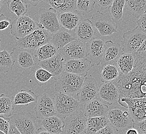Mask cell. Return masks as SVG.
Listing matches in <instances>:
<instances>
[{"label": "cell", "instance_id": "1", "mask_svg": "<svg viewBox=\"0 0 146 134\" xmlns=\"http://www.w3.org/2000/svg\"><path fill=\"white\" fill-rule=\"evenodd\" d=\"M135 60L131 72L120 74L112 82L117 87L119 99L146 98V52L134 53Z\"/></svg>", "mask_w": 146, "mask_h": 134}, {"label": "cell", "instance_id": "2", "mask_svg": "<svg viewBox=\"0 0 146 134\" xmlns=\"http://www.w3.org/2000/svg\"><path fill=\"white\" fill-rule=\"evenodd\" d=\"M51 34L42 28L37 23L36 28L28 35L17 40L15 47L33 52L38 48L50 41Z\"/></svg>", "mask_w": 146, "mask_h": 134}, {"label": "cell", "instance_id": "3", "mask_svg": "<svg viewBox=\"0 0 146 134\" xmlns=\"http://www.w3.org/2000/svg\"><path fill=\"white\" fill-rule=\"evenodd\" d=\"M84 77L63 72L56 79L54 89L56 92L73 97L82 87Z\"/></svg>", "mask_w": 146, "mask_h": 134}, {"label": "cell", "instance_id": "4", "mask_svg": "<svg viewBox=\"0 0 146 134\" xmlns=\"http://www.w3.org/2000/svg\"><path fill=\"white\" fill-rule=\"evenodd\" d=\"M53 101L56 116L62 120L75 113L81 106L73 97L60 93L54 95Z\"/></svg>", "mask_w": 146, "mask_h": 134}, {"label": "cell", "instance_id": "5", "mask_svg": "<svg viewBox=\"0 0 146 134\" xmlns=\"http://www.w3.org/2000/svg\"><path fill=\"white\" fill-rule=\"evenodd\" d=\"M118 103L121 106L128 109V112L133 122L146 120V98L119 99Z\"/></svg>", "mask_w": 146, "mask_h": 134}, {"label": "cell", "instance_id": "6", "mask_svg": "<svg viewBox=\"0 0 146 134\" xmlns=\"http://www.w3.org/2000/svg\"><path fill=\"white\" fill-rule=\"evenodd\" d=\"M106 117L109 124L118 132L122 133L132 127L133 121L128 111L115 107L108 110Z\"/></svg>", "mask_w": 146, "mask_h": 134}, {"label": "cell", "instance_id": "7", "mask_svg": "<svg viewBox=\"0 0 146 134\" xmlns=\"http://www.w3.org/2000/svg\"><path fill=\"white\" fill-rule=\"evenodd\" d=\"M9 120L21 134H37L36 121L30 112H18L12 115Z\"/></svg>", "mask_w": 146, "mask_h": 134}, {"label": "cell", "instance_id": "8", "mask_svg": "<svg viewBox=\"0 0 146 134\" xmlns=\"http://www.w3.org/2000/svg\"><path fill=\"white\" fill-rule=\"evenodd\" d=\"M87 118L85 116L81 105L77 112L63 120V134H82L86 129Z\"/></svg>", "mask_w": 146, "mask_h": 134}, {"label": "cell", "instance_id": "9", "mask_svg": "<svg viewBox=\"0 0 146 134\" xmlns=\"http://www.w3.org/2000/svg\"><path fill=\"white\" fill-rule=\"evenodd\" d=\"M91 23L103 36H109L118 32V25L108 14L96 11L91 18Z\"/></svg>", "mask_w": 146, "mask_h": 134}, {"label": "cell", "instance_id": "10", "mask_svg": "<svg viewBox=\"0 0 146 134\" xmlns=\"http://www.w3.org/2000/svg\"><path fill=\"white\" fill-rule=\"evenodd\" d=\"M37 22L28 15L16 18L11 22L10 32L17 39L28 35L36 28Z\"/></svg>", "mask_w": 146, "mask_h": 134}, {"label": "cell", "instance_id": "11", "mask_svg": "<svg viewBox=\"0 0 146 134\" xmlns=\"http://www.w3.org/2000/svg\"><path fill=\"white\" fill-rule=\"evenodd\" d=\"M146 40V34L136 27L131 31L124 33L121 42L122 50L124 53H135L141 45Z\"/></svg>", "mask_w": 146, "mask_h": 134}, {"label": "cell", "instance_id": "12", "mask_svg": "<svg viewBox=\"0 0 146 134\" xmlns=\"http://www.w3.org/2000/svg\"><path fill=\"white\" fill-rule=\"evenodd\" d=\"M38 24L51 34L56 33L61 28L58 19V14L52 8H40L38 11Z\"/></svg>", "mask_w": 146, "mask_h": 134}, {"label": "cell", "instance_id": "13", "mask_svg": "<svg viewBox=\"0 0 146 134\" xmlns=\"http://www.w3.org/2000/svg\"><path fill=\"white\" fill-rule=\"evenodd\" d=\"M58 52L63 56L65 61L88 58L86 43L78 40L69 43Z\"/></svg>", "mask_w": 146, "mask_h": 134}, {"label": "cell", "instance_id": "14", "mask_svg": "<svg viewBox=\"0 0 146 134\" xmlns=\"http://www.w3.org/2000/svg\"><path fill=\"white\" fill-rule=\"evenodd\" d=\"M98 87L96 79L90 76L85 78L82 87L77 93V100L81 105L90 102L98 97Z\"/></svg>", "mask_w": 146, "mask_h": 134}, {"label": "cell", "instance_id": "15", "mask_svg": "<svg viewBox=\"0 0 146 134\" xmlns=\"http://www.w3.org/2000/svg\"><path fill=\"white\" fill-rule=\"evenodd\" d=\"M11 55L14 64L21 69H30L36 64L33 53L31 51L15 47Z\"/></svg>", "mask_w": 146, "mask_h": 134}, {"label": "cell", "instance_id": "16", "mask_svg": "<svg viewBox=\"0 0 146 134\" xmlns=\"http://www.w3.org/2000/svg\"><path fill=\"white\" fill-rule=\"evenodd\" d=\"M86 48L91 67L101 64L105 49L104 40L94 37L86 43Z\"/></svg>", "mask_w": 146, "mask_h": 134}, {"label": "cell", "instance_id": "17", "mask_svg": "<svg viewBox=\"0 0 146 134\" xmlns=\"http://www.w3.org/2000/svg\"><path fill=\"white\" fill-rule=\"evenodd\" d=\"M34 110L36 117L39 120L56 115L54 101L45 93L37 100Z\"/></svg>", "mask_w": 146, "mask_h": 134}, {"label": "cell", "instance_id": "18", "mask_svg": "<svg viewBox=\"0 0 146 134\" xmlns=\"http://www.w3.org/2000/svg\"><path fill=\"white\" fill-rule=\"evenodd\" d=\"M65 60L63 56L58 52L54 56L45 60L38 62V67L47 70L54 76L56 79L60 74L64 72Z\"/></svg>", "mask_w": 146, "mask_h": 134}, {"label": "cell", "instance_id": "19", "mask_svg": "<svg viewBox=\"0 0 146 134\" xmlns=\"http://www.w3.org/2000/svg\"><path fill=\"white\" fill-rule=\"evenodd\" d=\"M84 115L87 118L105 117L108 112V106L96 97L82 106Z\"/></svg>", "mask_w": 146, "mask_h": 134}, {"label": "cell", "instance_id": "20", "mask_svg": "<svg viewBox=\"0 0 146 134\" xmlns=\"http://www.w3.org/2000/svg\"><path fill=\"white\" fill-rule=\"evenodd\" d=\"M92 68L89 58L69 60L65 62L64 72L84 77Z\"/></svg>", "mask_w": 146, "mask_h": 134}, {"label": "cell", "instance_id": "21", "mask_svg": "<svg viewBox=\"0 0 146 134\" xmlns=\"http://www.w3.org/2000/svg\"><path fill=\"white\" fill-rule=\"evenodd\" d=\"M123 53L121 45L117 42L108 40L105 42V49L102 59V66L106 64L115 65L118 59Z\"/></svg>", "mask_w": 146, "mask_h": 134}, {"label": "cell", "instance_id": "22", "mask_svg": "<svg viewBox=\"0 0 146 134\" xmlns=\"http://www.w3.org/2000/svg\"><path fill=\"white\" fill-rule=\"evenodd\" d=\"M98 97L109 105L118 102L119 93L115 85L111 82L102 83L98 87Z\"/></svg>", "mask_w": 146, "mask_h": 134}, {"label": "cell", "instance_id": "23", "mask_svg": "<svg viewBox=\"0 0 146 134\" xmlns=\"http://www.w3.org/2000/svg\"><path fill=\"white\" fill-rule=\"evenodd\" d=\"M77 40L74 30L70 31L61 28L56 33L51 34L50 41L59 51L69 43Z\"/></svg>", "mask_w": 146, "mask_h": 134}, {"label": "cell", "instance_id": "24", "mask_svg": "<svg viewBox=\"0 0 146 134\" xmlns=\"http://www.w3.org/2000/svg\"><path fill=\"white\" fill-rule=\"evenodd\" d=\"M76 39L86 43L94 38L95 32L91 21L87 19H84L74 30Z\"/></svg>", "mask_w": 146, "mask_h": 134}, {"label": "cell", "instance_id": "25", "mask_svg": "<svg viewBox=\"0 0 146 134\" xmlns=\"http://www.w3.org/2000/svg\"><path fill=\"white\" fill-rule=\"evenodd\" d=\"M58 19L61 27L70 31L74 30L84 19L82 14L77 11L58 14Z\"/></svg>", "mask_w": 146, "mask_h": 134}, {"label": "cell", "instance_id": "26", "mask_svg": "<svg viewBox=\"0 0 146 134\" xmlns=\"http://www.w3.org/2000/svg\"><path fill=\"white\" fill-rule=\"evenodd\" d=\"M38 123L49 134H60L63 133V120L56 115L38 120Z\"/></svg>", "mask_w": 146, "mask_h": 134}, {"label": "cell", "instance_id": "27", "mask_svg": "<svg viewBox=\"0 0 146 134\" xmlns=\"http://www.w3.org/2000/svg\"><path fill=\"white\" fill-rule=\"evenodd\" d=\"M134 53H123L119 57L115 65L120 74L126 75L131 72L134 64Z\"/></svg>", "mask_w": 146, "mask_h": 134}, {"label": "cell", "instance_id": "28", "mask_svg": "<svg viewBox=\"0 0 146 134\" xmlns=\"http://www.w3.org/2000/svg\"><path fill=\"white\" fill-rule=\"evenodd\" d=\"M47 3L57 14H63L76 11V0L47 1Z\"/></svg>", "mask_w": 146, "mask_h": 134}, {"label": "cell", "instance_id": "29", "mask_svg": "<svg viewBox=\"0 0 146 134\" xmlns=\"http://www.w3.org/2000/svg\"><path fill=\"white\" fill-rule=\"evenodd\" d=\"M38 100L37 95L31 90H21L13 99L15 105H28Z\"/></svg>", "mask_w": 146, "mask_h": 134}, {"label": "cell", "instance_id": "30", "mask_svg": "<svg viewBox=\"0 0 146 134\" xmlns=\"http://www.w3.org/2000/svg\"><path fill=\"white\" fill-rule=\"evenodd\" d=\"M109 124L107 117L88 118L84 134H95L101 129Z\"/></svg>", "mask_w": 146, "mask_h": 134}, {"label": "cell", "instance_id": "31", "mask_svg": "<svg viewBox=\"0 0 146 134\" xmlns=\"http://www.w3.org/2000/svg\"><path fill=\"white\" fill-rule=\"evenodd\" d=\"M58 53V51L50 42L42 45L33 52L38 62L50 58Z\"/></svg>", "mask_w": 146, "mask_h": 134}, {"label": "cell", "instance_id": "32", "mask_svg": "<svg viewBox=\"0 0 146 134\" xmlns=\"http://www.w3.org/2000/svg\"><path fill=\"white\" fill-rule=\"evenodd\" d=\"M13 102L12 97L7 95H0V117L9 119L13 115Z\"/></svg>", "mask_w": 146, "mask_h": 134}, {"label": "cell", "instance_id": "33", "mask_svg": "<svg viewBox=\"0 0 146 134\" xmlns=\"http://www.w3.org/2000/svg\"><path fill=\"white\" fill-rule=\"evenodd\" d=\"M124 6L133 17H139L146 11V1L127 0L125 2Z\"/></svg>", "mask_w": 146, "mask_h": 134}, {"label": "cell", "instance_id": "34", "mask_svg": "<svg viewBox=\"0 0 146 134\" xmlns=\"http://www.w3.org/2000/svg\"><path fill=\"white\" fill-rule=\"evenodd\" d=\"M120 72L115 65L106 64L102 66L101 78L102 83L111 82L118 78Z\"/></svg>", "mask_w": 146, "mask_h": 134}, {"label": "cell", "instance_id": "35", "mask_svg": "<svg viewBox=\"0 0 146 134\" xmlns=\"http://www.w3.org/2000/svg\"><path fill=\"white\" fill-rule=\"evenodd\" d=\"M7 5L9 11L16 14L17 18L25 15L28 11V5L25 1L9 0Z\"/></svg>", "mask_w": 146, "mask_h": 134}, {"label": "cell", "instance_id": "36", "mask_svg": "<svg viewBox=\"0 0 146 134\" xmlns=\"http://www.w3.org/2000/svg\"><path fill=\"white\" fill-rule=\"evenodd\" d=\"M14 64L11 53L6 50L0 51V72H9Z\"/></svg>", "mask_w": 146, "mask_h": 134}, {"label": "cell", "instance_id": "37", "mask_svg": "<svg viewBox=\"0 0 146 134\" xmlns=\"http://www.w3.org/2000/svg\"><path fill=\"white\" fill-rule=\"evenodd\" d=\"M125 2L124 0H114L110 7L111 18L116 23L120 22L122 19Z\"/></svg>", "mask_w": 146, "mask_h": 134}, {"label": "cell", "instance_id": "38", "mask_svg": "<svg viewBox=\"0 0 146 134\" xmlns=\"http://www.w3.org/2000/svg\"><path fill=\"white\" fill-rule=\"evenodd\" d=\"M96 2L94 0H78L77 1L76 11L84 16L90 13L94 8Z\"/></svg>", "mask_w": 146, "mask_h": 134}, {"label": "cell", "instance_id": "39", "mask_svg": "<svg viewBox=\"0 0 146 134\" xmlns=\"http://www.w3.org/2000/svg\"><path fill=\"white\" fill-rule=\"evenodd\" d=\"M34 78L37 84L39 86H42L46 84L51 78H54V76L47 70L39 67L34 72Z\"/></svg>", "mask_w": 146, "mask_h": 134}, {"label": "cell", "instance_id": "40", "mask_svg": "<svg viewBox=\"0 0 146 134\" xmlns=\"http://www.w3.org/2000/svg\"><path fill=\"white\" fill-rule=\"evenodd\" d=\"M11 20L6 17L4 14H0V32L7 30L11 25Z\"/></svg>", "mask_w": 146, "mask_h": 134}, {"label": "cell", "instance_id": "41", "mask_svg": "<svg viewBox=\"0 0 146 134\" xmlns=\"http://www.w3.org/2000/svg\"><path fill=\"white\" fill-rule=\"evenodd\" d=\"M136 23L137 28L143 33L146 34V11L139 17Z\"/></svg>", "mask_w": 146, "mask_h": 134}, {"label": "cell", "instance_id": "42", "mask_svg": "<svg viewBox=\"0 0 146 134\" xmlns=\"http://www.w3.org/2000/svg\"><path fill=\"white\" fill-rule=\"evenodd\" d=\"M146 120L137 122H133L132 127L135 129L139 134H146Z\"/></svg>", "mask_w": 146, "mask_h": 134}, {"label": "cell", "instance_id": "43", "mask_svg": "<svg viewBox=\"0 0 146 134\" xmlns=\"http://www.w3.org/2000/svg\"><path fill=\"white\" fill-rule=\"evenodd\" d=\"M10 126V122L9 119L0 117V131L8 134Z\"/></svg>", "mask_w": 146, "mask_h": 134}, {"label": "cell", "instance_id": "44", "mask_svg": "<svg viewBox=\"0 0 146 134\" xmlns=\"http://www.w3.org/2000/svg\"><path fill=\"white\" fill-rule=\"evenodd\" d=\"M95 2L100 8L103 10H105L110 8L113 2V0H96L95 1Z\"/></svg>", "mask_w": 146, "mask_h": 134}, {"label": "cell", "instance_id": "45", "mask_svg": "<svg viewBox=\"0 0 146 134\" xmlns=\"http://www.w3.org/2000/svg\"><path fill=\"white\" fill-rule=\"evenodd\" d=\"M95 134H115L113 128L110 124L105 126Z\"/></svg>", "mask_w": 146, "mask_h": 134}, {"label": "cell", "instance_id": "46", "mask_svg": "<svg viewBox=\"0 0 146 134\" xmlns=\"http://www.w3.org/2000/svg\"><path fill=\"white\" fill-rule=\"evenodd\" d=\"M8 134H21L18 130L16 129V127L12 123L10 122V126L9 129Z\"/></svg>", "mask_w": 146, "mask_h": 134}, {"label": "cell", "instance_id": "47", "mask_svg": "<svg viewBox=\"0 0 146 134\" xmlns=\"http://www.w3.org/2000/svg\"><path fill=\"white\" fill-rule=\"evenodd\" d=\"M25 3L28 5V4H31V5L37 6L38 3H40V1H25Z\"/></svg>", "mask_w": 146, "mask_h": 134}, {"label": "cell", "instance_id": "48", "mask_svg": "<svg viewBox=\"0 0 146 134\" xmlns=\"http://www.w3.org/2000/svg\"><path fill=\"white\" fill-rule=\"evenodd\" d=\"M146 41H145L144 42L142 43V45H141V47L138 49L137 52H146Z\"/></svg>", "mask_w": 146, "mask_h": 134}, {"label": "cell", "instance_id": "49", "mask_svg": "<svg viewBox=\"0 0 146 134\" xmlns=\"http://www.w3.org/2000/svg\"><path fill=\"white\" fill-rule=\"evenodd\" d=\"M125 134H139V133L135 129L130 128L127 130Z\"/></svg>", "mask_w": 146, "mask_h": 134}, {"label": "cell", "instance_id": "50", "mask_svg": "<svg viewBox=\"0 0 146 134\" xmlns=\"http://www.w3.org/2000/svg\"><path fill=\"white\" fill-rule=\"evenodd\" d=\"M2 2H3V1L0 0V13L2 11Z\"/></svg>", "mask_w": 146, "mask_h": 134}, {"label": "cell", "instance_id": "51", "mask_svg": "<svg viewBox=\"0 0 146 134\" xmlns=\"http://www.w3.org/2000/svg\"><path fill=\"white\" fill-rule=\"evenodd\" d=\"M37 134H49L47 131H42L38 133Z\"/></svg>", "mask_w": 146, "mask_h": 134}, {"label": "cell", "instance_id": "52", "mask_svg": "<svg viewBox=\"0 0 146 134\" xmlns=\"http://www.w3.org/2000/svg\"><path fill=\"white\" fill-rule=\"evenodd\" d=\"M0 134H6L5 133H4V132H3L2 131H0Z\"/></svg>", "mask_w": 146, "mask_h": 134}, {"label": "cell", "instance_id": "53", "mask_svg": "<svg viewBox=\"0 0 146 134\" xmlns=\"http://www.w3.org/2000/svg\"><path fill=\"white\" fill-rule=\"evenodd\" d=\"M1 38H0V47H1Z\"/></svg>", "mask_w": 146, "mask_h": 134}, {"label": "cell", "instance_id": "54", "mask_svg": "<svg viewBox=\"0 0 146 134\" xmlns=\"http://www.w3.org/2000/svg\"></svg>", "mask_w": 146, "mask_h": 134}]
</instances>
